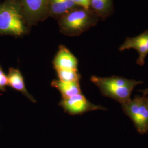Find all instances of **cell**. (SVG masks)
Returning <instances> with one entry per match:
<instances>
[{"label":"cell","mask_w":148,"mask_h":148,"mask_svg":"<svg viewBox=\"0 0 148 148\" xmlns=\"http://www.w3.org/2000/svg\"><path fill=\"white\" fill-rule=\"evenodd\" d=\"M29 28L20 0L0 3V36L21 37L27 35Z\"/></svg>","instance_id":"1"},{"label":"cell","mask_w":148,"mask_h":148,"mask_svg":"<svg viewBox=\"0 0 148 148\" xmlns=\"http://www.w3.org/2000/svg\"><path fill=\"white\" fill-rule=\"evenodd\" d=\"M90 81L99 88L102 95L114 99L120 104L131 100L133 89L143 83L141 81L127 79L115 75L109 77L93 76Z\"/></svg>","instance_id":"2"},{"label":"cell","mask_w":148,"mask_h":148,"mask_svg":"<svg viewBox=\"0 0 148 148\" xmlns=\"http://www.w3.org/2000/svg\"><path fill=\"white\" fill-rule=\"evenodd\" d=\"M99 18L90 9L76 7L58 19L61 33L68 36H79L94 27Z\"/></svg>","instance_id":"3"},{"label":"cell","mask_w":148,"mask_h":148,"mask_svg":"<svg viewBox=\"0 0 148 148\" xmlns=\"http://www.w3.org/2000/svg\"><path fill=\"white\" fill-rule=\"evenodd\" d=\"M125 114L132 121L138 133L148 132V97L136 95L133 99L121 104Z\"/></svg>","instance_id":"4"},{"label":"cell","mask_w":148,"mask_h":148,"mask_svg":"<svg viewBox=\"0 0 148 148\" xmlns=\"http://www.w3.org/2000/svg\"><path fill=\"white\" fill-rule=\"evenodd\" d=\"M59 106L70 115H82L88 111L97 110H107L105 107L95 105L87 100L82 93L67 98H62L59 103Z\"/></svg>","instance_id":"5"},{"label":"cell","mask_w":148,"mask_h":148,"mask_svg":"<svg viewBox=\"0 0 148 148\" xmlns=\"http://www.w3.org/2000/svg\"><path fill=\"white\" fill-rule=\"evenodd\" d=\"M24 16L30 27L44 21L48 16L49 0H20Z\"/></svg>","instance_id":"6"},{"label":"cell","mask_w":148,"mask_h":148,"mask_svg":"<svg viewBox=\"0 0 148 148\" xmlns=\"http://www.w3.org/2000/svg\"><path fill=\"white\" fill-rule=\"evenodd\" d=\"M132 48L136 49L139 54L137 64L143 66L145 63V58L148 54V30L136 37H127L119 47V51H123Z\"/></svg>","instance_id":"7"},{"label":"cell","mask_w":148,"mask_h":148,"mask_svg":"<svg viewBox=\"0 0 148 148\" xmlns=\"http://www.w3.org/2000/svg\"><path fill=\"white\" fill-rule=\"evenodd\" d=\"M53 68L57 70H78V60L64 45H60L52 62Z\"/></svg>","instance_id":"8"},{"label":"cell","mask_w":148,"mask_h":148,"mask_svg":"<svg viewBox=\"0 0 148 148\" xmlns=\"http://www.w3.org/2000/svg\"><path fill=\"white\" fill-rule=\"evenodd\" d=\"M7 77L8 86L13 89L20 92L32 103H36V100L34 99V97H32L27 91L24 79L19 69L10 68Z\"/></svg>","instance_id":"9"},{"label":"cell","mask_w":148,"mask_h":148,"mask_svg":"<svg viewBox=\"0 0 148 148\" xmlns=\"http://www.w3.org/2000/svg\"><path fill=\"white\" fill-rule=\"evenodd\" d=\"M78 7L71 0H49L48 16L58 19Z\"/></svg>","instance_id":"10"},{"label":"cell","mask_w":148,"mask_h":148,"mask_svg":"<svg viewBox=\"0 0 148 148\" xmlns=\"http://www.w3.org/2000/svg\"><path fill=\"white\" fill-rule=\"evenodd\" d=\"M51 85L58 90L62 98H67L82 93L79 82H65L59 79H54Z\"/></svg>","instance_id":"11"},{"label":"cell","mask_w":148,"mask_h":148,"mask_svg":"<svg viewBox=\"0 0 148 148\" xmlns=\"http://www.w3.org/2000/svg\"><path fill=\"white\" fill-rule=\"evenodd\" d=\"M90 8L99 18L105 19L113 12V0H88Z\"/></svg>","instance_id":"12"},{"label":"cell","mask_w":148,"mask_h":148,"mask_svg":"<svg viewBox=\"0 0 148 148\" xmlns=\"http://www.w3.org/2000/svg\"><path fill=\"white\" fill-rule=\"evenodd\" d=\"M58 79L65 82H80L81 75L78 70H57Z\"/></svg>","instance_id":"13"},{"label":"cell","mask_w":148,"mask_h":148,"mask_svg":"<svg viewBox=\"0 0 148 148\" xmlns=\"http://www.w3.org/2000/svg\"><path fill=\"white\" fill-rule=\"evenodd\" d=\"M8 86V77L5 75L2 68L0 66V92H4L6 90Z\"/></svg>","instance_id":"14"},{"label":"cell","mask_w":148,"mask_h":148,"mask_svg":"<svg viewBox=\"0 0 148 148\" xmlns=\"http://www.w3.org/2000/svg\"><path fill=\"white\" fill-rule=\"evenodd\" d=\"M76 5L84 8L86 9H90L88 0H71Z\"/></svg>","instance_id":"15"},{"label":"cell","mask_w":148,"mask_h":148,"mask_svg":"<svg viewBox=\"0 0 148 148\" xmlns=\"http://www.w3.org/2000/svg\"><path fill=\"white\" fill-rule=\"evenodd\" d=\"M138 92H141L143 94V95L145 96V95H148V88H145L144 90H138Z\"/></svg>","instance_id":"16"},{"label":"cell","mask_w":148,"mask_h":148,"mask_svg":"<svg viewBox=\"0 0 148 148\" xmlns=\"http://www.w3.org/2000/svg\"></svg>","instance_id":"17"}]
</instances>
